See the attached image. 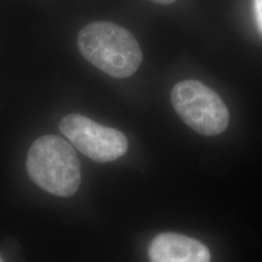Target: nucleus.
Returning a JSON list of instances; mask_svg holds the SVG:
<instances>
[{
	"label": "nucleus",
	"instance_id": "4",
	"mask_svg": "<svg viewBox=\"0 0 262 262\" xmlns=\"http://www.w3.org/2000/svg\"><path fill=\"white\" fill-rule=\"evenodd\" d=\"M60 130L75 148L97 163L113 162L127 150V140L123 133L80 114L66 116Z\"/></svg>",
	"mask_w": 262,
	"mask_h": 262
},
{
	"label": "nucleus",
	"instance_id": "6",
	"mask_svg": "<svg viewBox=\"0 0 262 262\" xmlns=\"http://www.w3.org/2000/svg\"><path fill=\"white\" fill-rule=\"evenodd\" d=\"M254 8L258 29L262 33V0H254Z\"/></svg>",
	"mask_w": 262,
	"mask_h": 262
},
{
	"label": "nucleus",
	"instance_id": "1",
	"mask_svg": "<svg viewBox=\"0 0 262 262\" xmlns=\"http://www.w3.org/2000/svg\"><path fill=\"white\" fill-rule=\"evenodd\" d=\"M77 41L85 60L113 78L130 77L142 62L136 38L113 22H91L80 29Z\"/></svg>",
	"mask_w": 262,
	"mask_h": 262
},
{
	"label": "nucleus",
	"instance_id": "8",
	"mask_svg": "<svg viewBox=\"0 0 262 262\" xmlns=\"http://www.w3.org/2000/svg\"><path fill=\"white\" fill-rule=\"evenodd\" d=\"M0 262H4V261H3V258H2V257H0Z\"/></svg>",
	"mask_w": 262,
	"mask_h": 262
},
{
	"label": "nucleus",
	"instance_id": "2",
	"mask_svg": "<svg viewBox=\"0 0 262 262\" xmlns=\"http://www.w3.org/2000/svg\"><path fill=\"white\" fill-rule=\"evenodd\" d=\"M27 172L35 185L58 196L73 195L81 180L74 148L55 135H44L34 141L28 150Z\"/></svg>",
	"mask_w": 262,
	"mask_h": 262
},
{
	"label": "nucleus",
	"instance_id": "5",
	"mask_svg": "<svg viewBox=\"0 0 262 262\" xmlns=\"http://www.w3.org/2000/svg\"><path fill=\"white\" fill-rule=\"evenodd\" d=\"M150 262H210V251L201 242L179 233H162L148 249Z\"/></svg>",
	"mask_w": 262,
	"mask_h": 262
},
{
	"label": "nucleus",
	"instance_id": "7",
	"mask_svg": "<svg viewBox=\"0 0 262 262\" xmlns=\"http://www.w3.org/2000/svg\"><path fill=\"white\" fill-rule=\"evenodd\" d=\"M150 2L156 3V4H159V5H168V4H171L173 2H176V0H150Z\"/></svg>",
	"mask_w": 262,
	"mask_h": 262
},
{
	"label": "nucleus",
	"instance_id": "3",
	"mask_svg": "<svg viewBox=\"0 0 262 262\" xmlns=\"http://www.w3.org/2000/svg\"><path fill=\"white\" fill-rule=\"evenodd\" d=\"M173 110L187 125L204 136L224 133L229 112L222 98L198 80L180 81L171 90Z\"/></svg>",
	"mask_w": 262,
	"mask_h": 262
}]
</instances>
